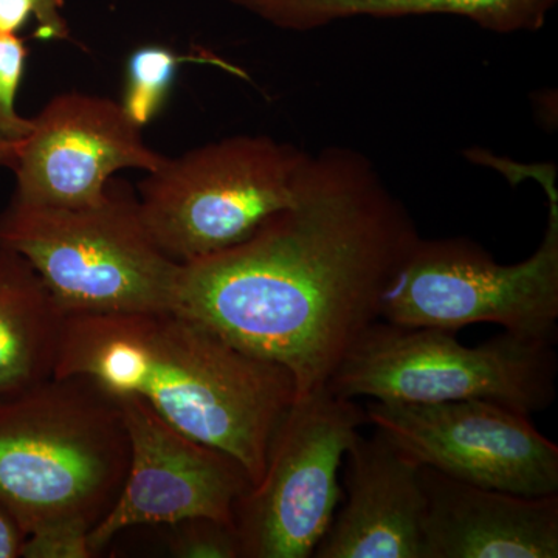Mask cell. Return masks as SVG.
<instances>
[{"label": "cell", "instance_id": "cell-11", "mask_svg": "<svg viewBox=\"0 0 558 558\" xmlns=\"http://www.w3.org/2000/svg\"><path fill=\"white\" fill-rule=\"evenodd\" d=\"M33 120L11 171L13 199L44 207L101 204L121 170H159L168 157L143 142L142 128L120 102L95 95H58Z\"/></svg>", "mask_w": 558, "mask_h": 558}, {"label": "cell", "instance_id": "cell-7", "mask_svg": "<svg viewBox=\"0 0 558 558\" xmlns=\"http://www.w3.org/2000/svg\"><path fill=\"white\" fill-rule=\"evenodd\" d=\"M307 156L264 135H236L167 159L140 183L143 222L180 264L233 247L293 204Z\"/></svg>", "mask_w": 558, "mask_h": 558}, {"label": "cell", "instance_id": "cell-17", "mask_svg": "<svg viewBox=\"0 0 558 558\" xmlns=\"http://www.w3.org/2000/svg\"><path fill=\"white\" fill-rule=\"evenodd\" d=\"M27 44L20 35L0 33V143L21 145L33 128L32 119H24L16 110L25 68H27Z\"/></svg>", "mask_w": 558, "mask_h": 558}, {"label": "cell", "instance_id": "cell-2", "mask_svg": "<svg viewBox=\"0 0 558 558\" xmlns=\"http://www.w3.org/2000/svg\"><path fill=\"white\" fill-rule=\"evenodd\" d=\"M84 376L148 403L172 427L263 478L296 399L292 374L175 310L69 315L53 377Z\"/></svg>", "mask_w": 558, "mask_h": 558}, {"label": "cell", "instance_id": "cell-5", "mask_svg": "<svg viewBox=\"0 0 558 558\" xmlns=\"http://www.w3.org/2000/svg\"><path fill=\"white\" fill-rule=\"evenodd\" d=\"M554 343L505 332L464 347L453 330L409 328L377 319L326 388L381 403L488 400L531 416L556 399Z\"/></svg>", "mask_w": 558, "mask_h": 558}, {"label": "cell", "instance_id": "cell-3", "mask_svg": "<svg viewBox=\"0 0 558 558\" xmlns=\"http://www.w3.org/2000/svg\"><path fill=\"white\" fill-rule=\"evenodd\" d=\"M130 457L119 396L89 377H51L0 399V502L27 534L64 521L94 531Z\"/></svg>", "mask_w": 558, "mask_h": 558}, {"label": "cell", "instance_id": "cell-6", "mask_svg": "<svg viewBox=\"0 0 558 558\" xmlns=\"http://www.w3.org/2000/svg\"><path fill=\"white\" fill-rule=\"evenodd\" d=\"M548 196V227L538 248L499 264L465 238H418L389 281L380 319L409 328L453 330L494 323L554 343L558 322V193L550 168L534 174Z\"/></svg>", "mask_w": 558, "mask_h": 558}, {"label": "cell", "instance_id": "cell-20", "mask_svg": "<svg viewBox=\"0 0 558 558\" xmlns=\"http://www.w3.org/2000/svg\"><path fill=\"white\" fill-rule=\"evenodd\" d=\"M90 529L81 523L47 524L27 534L22 556L24 558H92Z\"/></svg>", "mask_w": 558, "mask_h": 558}, {"label": "cell", "instance_id": "cell-14", "mask_svg": "<svg viewBox=\"0 0 558 558\" xmlns=\"http://www.w3.org/2000/svg\"><path fill=\"white\" fill-rule=\"evenodd\" d=\"M68 317L32 264L0 247V399L54 376Z\"/></svg>", "mask_w": 558, "mask_h": 558}, {"label": "cell", "instance_id": "cell-10", "mask_svg": "<svg viewBox=\"0 0 558 558\" xmlns=\"http://www.w3.org/2000/svg\"><path fill=\"white\" fill-rule=\"evenodd\" d=\"M130 436V469L119 499L90 532L95 556L126 529L211 519L233 524L252 486L241 462L191 438L134 396H119Z\"/></svg>", "mask_w": 558, "mask_h": 558}, {"label": "cell", "instance_id": "cell-4", "mask_svg": "<svg viewBox=\"0 0 558 558\" xmlns=\"http://www.w3.org/2000/svg\"><path fill=\"white\" fill-rule=\"evenodd\" d=\"M0 247L27 259L68 315L174 307L182 264L153 240L126 183L110 180L106 199L94 207L11 197L0 211Z\"/></svg>", "mask_w": 558, "mask_h": 558}, {"label": "cell", "instance_id": "cell-9", "mask_svg": "<svg viewBox=\"0 0 558 558\" xmlns=\"http://www.w3.org/2000/svg\"><path fill=\"white\" fill-rule=\"evenodd\" d=\"M365 410L369 424L417 464L523 497L558 494V447L527 414L488 400L373 402Z\"/></svg>", "mask_w": 558, "mask_h": 558}, {"label": "cell", "instance_id": "cell-13", "mask_svg": "<svg viewBox=\"0 0 558 558\" xmlns=\"http://www.w3.org/2000/svg\"><path fill=\"white\" fill-rule=\"evenodd\" d=\"M422 558H557L558 494L523 497L421 465Z\"/></svg>", "mask_w": 558, "mask_h": 558}, {"label": "cell", "instance_id": "cell-1", "mask_svg": "<svg viewBox=\"0 0 558 558\" xmlns=\"http://www.w3.org/2000/svg\"><path fill=\"white\" fill-rule=\"evenodd\" d=\"M418 238L374 165L330 146L307 156L292 205L240 244L182 264L172 310L288 369L303 398L380 319Z\"/></svg>", "mask_w": 558, "mask_h": 558}, {"label": "cell", "instance_id": "cell-8", "mask_svg": "<svg viewBox=\"0 0 558 558\" xmlns=\"http://www.w3.org/2000/svg\"><path fill=\"white\" fill-rule=\"evenodd\" d=\"M368 414L328 388L296 398L275 433L263 478L234 506L242 558H310L340 505L339 473Z\"/></svg>", "mask_w": 558, "mask_h": 558}, {"label": "cell", "instance_id": "cell-12", "mask_svg": "<svg viewBox=\"0 0 558 558\" xmlns=\"http://www.w3.org/2000/svg\"><path fill=\"white\" fill-rule=\"evenodd\" d=\"M347 502L317 558H422L425 501L421 464L379 429L347 451Z\"/></svg>", "mask_w": 558, "mask_h": 558}, {"label": "cell", "instance_id": "cell-22", "mask_svg": "<svg viewBox=\"0 0 558 558\" xmlns=\"http://www.w3.org/2000/svg\"><path fill=\"white\" fill-rule=\"evenodd\" d=\"M21 145H2L0 143V168H10V170L13 168L17 154H20Z\"/></svg>", "mask_w": 558, "mask_h": 558}, {"label": "cell", "instance_id": "cell-21", "mask_svg": "<svg viewBox=\"0 0 558 558\" xmlns=\"http://www.w3.org/2000/svg\"><path fill=\"white\" fill-rule=\"evenodd\" d=\"M27 532L16 517L0 502V558H20Z\"/></svg>", "mask_w": 558, "mask_h": 558}, {"label": "cell", "instance_id": "cell-16", "mask_svg": "<svg viewBox=\"0 0 558 558\" xmlns=\"http://www.w3.org/2000/svg\"><path fill=\"white\" fill-rule=\"evenodd\" d=\"M189 61L208 62L236 72L218 58L183 57L161 46H145L128 58L121 108L138 128H145L160 116L167 106L179 69Z\"/></svg>", "mask_w": 558, "mask_h": 558}, {"label": "cell", "instance_id": "cell-15", "mask_svg": "<svg viewBox=\"0 0 558 558\" xmlns=\"http://www.w3.org/2000/svg\"><path fill=\"white\" fill-rule=\"evenodd\" d=\"M282 31L311 32L349 17L451 14L497 33L535 32L557 0H226Z\"/></svg>", "mask_w": 558, "mask_h": 558}, {"label": "cell", "instance_id": "cell-18", "mask_svg": "<svg viewBox=\"0 0 558 558\" xmlns=\"http://www.w3.org/2000/svg\"><path fill=\"white\" fill-rule=\"evenodd\" d=\"M171 556L178 558H242L240 537L233 524L193 519L174 524Z\"/></svg>", "mask_w": 558, "mask_h": 558}, {"label": "cell", "instance_id": "cell-19", "mask_svg": "<svg viewBox=\"0 0 558 558\" xmlns=\"http://www.w3.org/2000/svg\"><path fill=\"white\" fill-rule=\"evenodd\" d=\"M65 0H0V33L17 35L32 20L39 40H70L69 22L62 16Z\"/></svg>", "mask_w": 558, "mask_h": 558}]
</instances>
